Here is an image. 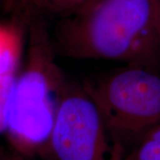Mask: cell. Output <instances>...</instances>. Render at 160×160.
Returning a JSON list of instances; mask_svg holds the SVG:
<instances>
[{
  "instance_id": "cell-5",
  "label": "cell",
  "mask_w": 160,
  "mask_h": 160,
  "mask_svg": "<svg viewBox=\"0 0 160 160\" xmlns=\"http://www.w3.org/2000/svg\"><path fill=\"white\" fill-rule=\"evenodd\" d=\"M23 37L12 24L0 23V76H15L21 68Z\"/></svg>"
},
{
  "instance_id": "cell-9",
  "label": "cell",
  "mask_w": 160,
  "mask_h": 160,
  "mask_svg": "<svg viewBox=\"0 0 160 160\" xmlns=\"http://www.w3.org/2000/svg\"><path fill=\"white\" fill-rule=\"evenodd\" d=\"M25 158L21 155L11 149L10 151L0 149V160H24Z\"/></svg>"
},
{
  "instance_id": "cell-4",
  "label": "cell",
  "mask_w": 160,
  "mask_h": 160,
  "mask_svg": "<svg viewBox=\"0 0 160 160\" xmlns=\"http://www.w3.org/2000/svg\"><path fill=\"white\" fill-rule=\"evenodd\" d=\"M126 153L84 86L69 81L43 158L124 160Z\"/></svg>"
},
{
  "instance_id": "cell-3",
  "label": "cell",
  "mask_w": 160,
  "mask_h": 160,
  "mask_svg": "<svg viewBox=\"0 0 160 160\" xmlns=\"http://www.w3.org/2000/svg\"><path fill=\"white\" fill-rule=\"evenodd\" d=\"M83 86L126 151L160 123V73L157 69L125 65Z\"/></svg>"
},
{
  "instance_id": "cell-8",
  "label": "cell",
  "mask_w": 160,
  "mask_h": 160,
  "mask_svg": "<svg viewBox=\"0 0 160 160\" xmlns=\"http://www.w3.org/2000/svg\"><path fill=\"white\" fill-rule=\"evenodd\" d=\"M15 76H0V135L5 134L7 128L10 99Z\"/></svg>"
},
{
  "instance_id": "cell-2",
  "label": "cell",
  "mask_w": 160,
  "mask_h": 160,
  "mask_svg": "<svg viewBox=\"0 0 160 160\" xmlns=\"http://www.w3.org/2000/svg\"><path fill=\"white\" fill-rule=\"evenodd\" d=\"M55 58L45 27L31 24L27 57L12 85L5 133L11 149L24 158L44 157L69 84Z\"/></svg>"
},
{
  "instance_id": "cell-6",
  "label": "cell",
  "mask_w": 160,
  "mask_h": 160,
  "mask_svg": "<svg viewBox=\"0 0 160 160\" xmlns=\"http://www.w3.org/2000/svg\"><path fill=\"white\" fill-rule=\"evenodd\" d=\"M124 160H160V123L132 145L126 151Z\"/></svg>"
},
{
  "instance_id": "cell-7",
  "label": "cell",
  "mask_w": 160,
  "mask_h": 160,
  "mask_svg": "<svg viewBox=\"0 0 160 160\" xmlns=\"http://www.w3.org/2000/svg\"><path fill=\"white\" fill-rule=\"evenodd\" d=\"M34 6L56 12L63 17L79 11L94 0H27Z\"/></svg>"
},
{
  "instance_id": "cell-1",
  "label": "cell",
  "mask_w": 160,
  "mask_h": 160,
  "mask_svg": "<svg viewBox=\"0 0 160 160\" xmlns=\"http://www.w3.org/2000/svg\"><path fill=\"white\" fill-rule=\"evenodd\" d=\"M55 52L79 60L160 67V0H94L63 17Z\"/></svg>"
}]
</instances>
